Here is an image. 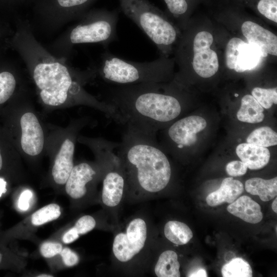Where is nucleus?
<instances>
[{"label":"nucleus","instance_id":"1","mask_svg":"<svg viewBox=\"0 0 277 277\" xmlns=\"http://www.w3.org/2000/svg\"><path fill=\"white\" fill-rule=\"evenodd\" d=\"M15 25L14 32L7 44L22 58L44 105L52 107L67 103L88 105L113 118L112 107L97 100L83 87L96 77L94 68L81 71L53 55L37 40L27 18L16 16Z\"/></svg>","mask_w":277,"mask_h":277},{"label":"nucleus","instance_id":"2","mask_svg":"<svg viewBox=\"0 0 277 277\" xmlns=\"http://www.w3.org/2000/svg\"><path fill=\"white\" fill-rule=\"evenodd\" d=\"M162 88L160 83L111 85L103 102L112 107L113 120L126 129L155 136L182 111L178 97Z\"/></svg>","mask_w":277,"mask_h":277},{"label":"nucleus","instance_id":"3","mask_svg":"<svg viewBox=\"0 0 277 277\" xmlns=\"http://www.w3.org/2000/svg\"><path fill=\"white\" fill-rule=\"evenodd\" d=\"M116 150L127 181L133 186L156 193L168 185L171 165L155 135L126 129Z\"/></svg>","mask_w":277,"mask_h":277},{"label":"nucleus","instance_id":"4","mask_svg":"<svg viewBox=\"0 0 277 277\" xmlns=\"http://www.w3.org/2000/svg\"><path fill=\"white\" fill-rule=\"evenodd\" d=\"M118 11L91 9L62 32L47 49L55 56L68 61L75 45L96 43L107 47L116 38Z\"/></svg>","mask_w":277,"mask_h":277},{"label":"nucleus","instance_id":"5","mask_svg":"<svg viewBox=\"0 0 277 277\" xmlns=\"http://www.w3.org/2000/svg\"><path fill=\"white\" fill-rule=\"evenodd\" d=\"M170 63L164 58L152 62H135L121 58L106 51L94 68L96 76L111 85H125L160 83L170 70Z\"/></svg>","mask_w":277,"mask_h":277},{"label":"nucleus","instance_id":"6","mask_svg":"<svg viewBox=\"0 0 277 277\" xmlns=\"http://www.w3.org/2000/svg\"><path fill=\"white\" fill-rule=\"evenodd\" d=\"M124 14L134 22L163 53H167L177 38L175 26L148 0H119Z\"/></svg>","mask_w":277,"mask_h":277},{"label":"nucleus","instance_id":"7","mask_svg":"<svg viewBox=\"0 0 277 277\" xmlns=\"http://www.w3.org/2000/svg\"><path fill=\"white\" fill-rule=\"evenodd\" d=\"M96 0H32L31 18L34 33H53L68 23L77 20Z\"/></svg>","mask_w":277,"mask_h":277},{"label":"nucleus","instance_id":"8","mask_svg":"<svg viewBox=\"0 0 277 277\" xmlns=\"http://www.w3.org/2000/svg\"><path fill=\"white\" fill-rule=\"evenodd\" d=\"M147 239V226L141 218L129 224L126 233H120L114 238L112 250L115 258L121 262L131 260L143 248Z\"/></svg>","mask_w":277,"mask_h":277},{"label":"nucleus","instance_id":"9","mask_svg":"<svg viewBox=\"0 0 277 277\" xmlns=\"http://www.w3.org/2000/svg\"><path fill=\"white\" fill-rule=\"evenodd\" d=\"M213 42L212 35L206 31L197 33L193 41L192 67L195 72L203 78L212 76L219 69L217 55L210 48Z\"/></svg>","mask_w":277,"mask_h":277},{"label":"nucleus","instance_id":"10","mask_svg":"<svg viewBox=\"0 0 277 277\" xmlns=\"http://www.w3.org/2000/svg\"><path fill=\"white\" fill-rule=\"evenodd\" d=\"M262 56L259 48L238 37L228 42L225 51L227 67L238 72L250 70L256 67Z\"/></svg>","mask_w":277,"mask_h":277},{"label":"nucleus","instance_id":"11","mask_svg":"<svg viewBox=\"0 0 277 277\" xmlns=\"http://www.w3.org/2000/svg\"><path fill=\"white\" fill-rule=\"evenodd\" d=\"M207 122L202 117L191 115L181 118L171 125L167 131L168 138L179 150L195 144L196 134L206 128Z\"/></svg>","mask_w":277,"mask_h":277},{"label":"nucleus","instance_id":"12","mask_svg":"<svg viewBox=\"0 0 277 277\" xmlns=\"http://www.w3.org/2000/svg\"><path fill=\"white\" fill-rule=\"evenodd\" d=\"M20 125L23 151L30 156L38 155L44 148V135L38 118L33 112H26L21 117Z\"/></svg>","mask_w":277,"mask_h":277},{"label":"nucleus","instance_id":"13","mask_svg":"<svg viewBox=\"0 0 277 277\" xmlns=\"http://www.w3.org/2000/svg\"><path fill=\"white\" fill-rule=\"evenodd\" d=\"M241 30L248 43L256 46L259 48L262 56L266 57L268 54L276 56V35L250 21L244 22L242 25Z\"/></svg>","mask_w":277,"mask_h":277},{"label":"nucleus","instance_id":"14","mask_svg":"<svg viewBox=\"0 0 277 277\" xmlns=\"http://www.w3.org/2000/svg\"><path fill=\"white\" fill-rule=\"evenodd\" d=\"M96 174L94 169L87 163H81L73 167L65 183L67 193L74 199L84 196L86 185L92 181Z\"/></svg>","mask_w":277,"mask_h":277},{"label":"nucleus","instance_id":"15","mask_svg":"<svg viewBox=\"0 0 277 277\" xmlns=\"http://www.w3.org/2000/svg\"><path fill=\"white\" fill-rule=\"evenodd\" d=\"M74 140L73 138H66L63 142L55 156L52 169V175L56 184H65L74 167Z\"/></svg>","mask_w":277,"mask_h":277},{"label":"nucleus","instance_id":"16","mask_svg":"<svg viewBox=\"0 0 277 277\" xmlns=\"http://www.w3.org/2000/svg\"><path fill=\"white\" fill-rule=\"evenodd\" d=\"M15 65L0 60V105L9 100L23 86L21 72Z\"/></svg>","mask_w":277,"mask_h":277},{"label":"nucleus","instance_id":"17","mask_svg":"<svg viewBox=\"0 0 277 277\" xmlns=\"http://www.w3.org/2000/svg\"><path fill=\"white\" fill-rule=\"evenodd\" d=\"M120 171L119 170H109L103 179L102 198L107 206H116L122 200L125 179L123 168L122 172Z\"/></svg>","mask_w":277,"mask_h":277},{"label":"nucleus","instance_id":"18","mask_svg":"<svg viewBox=\"0 0 277 277\" xmlns=\"http://www.w3.org/2000/svg\"><path fill=\"white\" fill-rule=\"evenodd\" d=\"M236 153L247 168L252 170L263 168L268 163L270 157L267 147L248 143L239 144L236 148Z\"/></svg>","mask_w":277,"mask_h":277},{"label":"nucleus","instance_id":"19","mask_svg":"<svg viewBox=\"0 0 277 277\" xmlns=\"http://www.w3.org/2000/svg\"><path fill=\"white\" fill-rule=\"evenodd\" d=\"M244 191L243 184L232 177L223 180L220 187L210 193L206 201L210 206H216L224 203H232Z\"/></svg>","mask_w":277,"mask_h":277},{"label":"nucleus","instance_id":"20","mask_svg":"<svg viewBox=\"0 0 277 277\" xmlns=\"http://www.w3.org/2000/svg\"><path fill=\"white\" fill-rule=\"evenodd\" d=\"M228 211L247 223L256 224L263 219L260 205L250 197L243 195L227 207Z\"/></svg>","mask_w":277,"mask_h":277},{"label":"nucleus","instance_id":"21","mask_svg":"<svg viewBox=\"0 0 277 277\" xmlns=\"http://www.w3.org/2000/svg\"><path fill=\"white\" fill-rule=\"evenodd\" d=\"M245 189L248 193L259 196L260 199L266 202L274 198L277 194V177L265 180L253 177L245 182Z\"/></svg>","mask_w":277,"mask_h":277},{"label":"nucleus","instance_id":"22","mask_svg":"<svg viewBox=\"0 0 277 277\" xmlns=\"http://www.w3.org/2000/svg\"><path fill=\"white\" fill-rule=\"evenodd\" d=\"M263 107L252 95L247 94L243 97L240 109L237 112L238 119L243 122L258 123L264 118Z\"/></svg>","mask_w":277,"mask_h":277},{"label":"nucleus","instance_id":"23","mask_svg":"<svg viewBox=\"0 0 277 277\" xmlns=\"http://www.w3.org/2000/svg\"><path fill=\"white\" fill-rule=\"evenodd\" d=\"M180 268L176 253L168 250L160 254L155 266L154 272L158 277H180Z\"/></svg>","mask_w":277,"mask_h":277},{"label":"nucleus","instance_id":"24","mask_svg":"<svg viewBox=\"0 0 277 277\" xmlns=\"http://www.w3.org/2000/svg\"><path fill=\"white\" fill-rule=\"evenodd\" d=\"M164 234L171 242L178 245H183L189 242L193 233L184 223L177 221H170L164 226Z\"/></svg>","mask_w":277,"mask_h":277},{"label":"nucleus","instance_id":"25","mask_svg":"<svg viewBox=\"0 0 277 277\" xmlns=\"http://www.w3.org/2000/svg\"><path fill=\"white\" fill-rule=\"evenodd\" d=\"M247 143L264 147L275 146L277 144V133L269 127H261L250 133Z\"/></svg>","mask_w":277,"mask_h":277},{"label":"nucleus","instance_id":"26","mask_svg":"<svg viewBox=\"0 0 277 277\" xmlns=\"http://www.w3.org/2000/svg\"><path fill=\"white\" fill-rule=\"evenodd\" d=\"M223 277H251L252 271L250 265L242 258L233 259L222 268Z\"/></svg>","mask_w":277,"mask_h":277},{"label":"nucleus","instance_id":"27","mask_svg":"<svg viewBox=\"0 0 277 277\" xmlns=\"http://www.w3.org/2000/svg\"><path fill=\"white\" fill-rule=\"evenodd\" d=\"M61 214L60 207L57 204H49L32 214L31 223L34 226H40L57 219Z\"/></svg>","mask_w":277,"mask_h":277},{"label":"nucleus","instance_id":"28","mask_svg":"<svg viewBox=\"0 0 277 277\" xmlns=\"http://www.w3.org/2000/svg\"><path fill=\"white\" fill-rule=\"evenodd\" d=\"M252 95L264 108H270L273 104L277 103V89L254 88L251 91Z\"/></svg>","mask_w":277,"mask_h":277},{"label":"nucleus","instance_id":"29","mask_svg":"<svg viewBox=\"0 0 277 277\" xmlns=\"http://www.w3.org/2000/svg\"><path fill=\"white\" fill-rule=\"evenodd\" d=\"M168 10L176 18L185 17L189 11L193 0H164Z\"/></svg>","mask_w":277,"mask_h":277},{"label":"nucleus","instance_id":"30","mask_svg":"<svg viewBox=\"0 0 277 277\" xmlns=\"http://www.w3.org/2000/svg\"><path fill=\"white\" fill-rule=\"evenodd\" d=\"M257 11L266 18L277 22V0H264L258 7Z\"/></svg>","mask_w":277,"mask_h":277},{"label":"nucleus","instance_id":"31","mask_svg":"<svg viewBox=\"0 0 277 277\" xmlns=\"http://www.w3.org/2000/svg\"><path fill=\"white\" fill-rule=\"evenodd\" d=\"M32 0H0V10L7 13H15L25 6H29Z\"/></svg>","mask_w":277,"mask_h":277},{"label":"nucleus","instance_id":"32","mask_svg":"<svg viewBox=\"0 0 277 277\" xmlns=\"http://www.w3.org/2000/svg\"><path fill=\"white\" fill-rule=\"evenodd\" d=\"M96 225L94 219L90 215H84L76 222L74 227L79 234H84L92 230Z\"/></svg>","mask_w":277,"mask_h":277},{"label":"nucleus","instance_id":"33","mask_svg":"<svg viewBox=\"0 0 277 277\" xmlns=\"http://www.w3.org/2000/svg\"><path fill=\"white\" fill-rule=\"evenodd\" d=\"M62 249L60 243L45 242L40 247V252L44 257L50 258L60 254Z\"/></svg>","mask_w":277,"mask_h":277},{"label":"nucleus","instance_id":"34","mask_svg":"<svg viewBox=\"0 0 277 277\" xmlns=\"http://www.w3.org/2000/svg\"><path fill=\"white\" fill-rule=\"evenodd\" d=\"M247 166L242 161H233L226 166L227 173L231 176H239L244 175L247 170Z\"/></svg>","mask_w":277,"mask_h":277},{"label":"nucleus","instance_id":"35","mask_svg":"<svg viewBox=\"0 0 277 277\" xmlns=\"http://www.w3.org/2000/svg\"><path fill=\"white\" fill-rule=\"evenodd\" d=\"M60 254L64 263L67 267L75 266L79 262V257L77 254L68 248L62 249Z\"/></svg>","mask_w":277,"mask_h":277},{"label":"nucleus","instance_id":"36","mask_svg":"<svg viewBox=\"0 0 277 277\" xmlns=\"http://www.w3.org/2000/svg\"><path fill=\"white\" fill-rule=\"evenodd\" d=\"M32 197V193L30 190H25L19 196L18 201V207L23 211H27L29 207V202Z\"/></svg>","mask_w":277,"mask_h":277},{"label":"nucleus","instance_id":"37","mask_svg":"<svg viewBox=\"0 0 277 277\" xmlns=\"http://www.w3.org/2000/svg\"><path fill=\"white\" fill-rule=\"evenodd\" d=\"M79 235L75 227H73L64 234L62 241L65 244H70L77 240Z\"/></svg>","mask_w":277,"mask_h":277},{"label":"nucleus","instance_id":"38","mask_svg":"<svg viewBox=\"0 0 277 277\" xmlns=\"http://www.w3.org/2000/svg\"><path fill=\"white\" fill-rule=\"evenodd\" d=\"M188 276L192 277H206L207 276V274L206 270L201 268L190 273Z\"/></svg>","mask_w":277,"mask_h":277},{"label":"nucleus","instance_id":"39","mask_svg":"<svg viewBox=\"0 0 277 277\" xmlns=\"http://www.w3.org/2000/svg\"><path fill=\"white\" fill-rule=\"evenodd\" d=\"M6 182L3 179L0 178V197L6 192Z\"/></svg>","mask_w":277,"mask_h":277},{"label":"nucleus","instance_id":"40","mask_svg":"<svg viewBox=\"0 0 277 277\" xmlns=\"http://www.w3.org/2000/svg\"><path fill=\"white\" fill-rule=\"evenodd\" d=\"M7 35V30L0 25V41L3 39V37Z\"/></svg>","mask_w":277,"mask_h":277},{"label":"nucleus","instance_id":"41","mask_svg":"<svg viewBox=\"0 0 277 277\" xmlns=\"http://www.w3.org/2000/svg\"><path fill=\"white\" fill-rule=\"evenodd\" d=\"M272 209L275 213L277 212V199L276 197L272 203Z\"/></svg>","mask_w":277,"mask_h":277},{"label":"nucleus","instance_id":"42","mask_svg":"<svg viewBox=\"0 0 277 277\" xmlns=\"http://www.w3.org/2000/svg\"><path fill=\"white\" fill-rule=\"evenodd\" d=\"M52 277L53 276L52 275H49V274H40L37 275V277Z\"/></svg>","mask_w":277,"mask_h":277},{"label":"nucleus","instance_id":"43","mask_svg":"<svg viewBox=\"0 0 277 277\" xmlns=\"http://www.w3.org/2000/svg\"><path fill=\"white\" fill-rule=\"evenodd\" d=\"M2 165H3V161H2V155H1V150H0V170L2 169Z\"/></svg>","mask_w":277,"mask_h":277},{"label":"nucleus","instance_id":"44","mask_svg":"<svg viewBox=\"0 0 277 277\" xmlns=\"http://www.w3.org/2000/svg\"><path fill=\"white\" fill-rule=\"evenodd\" d=\"M2 254L0 253V263H1V261H2Z\"/></svg>","mask_w":277,"mask_h":277}]
</instances>
